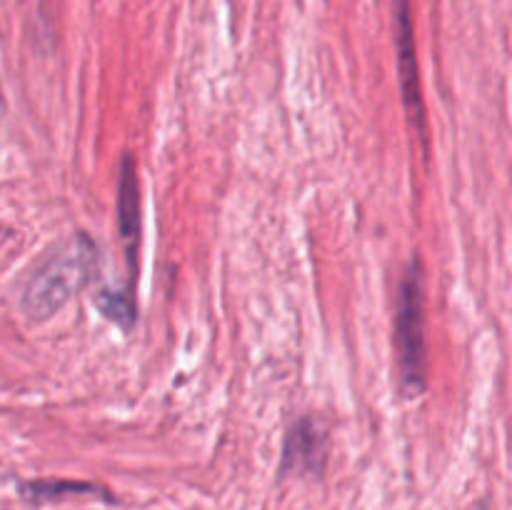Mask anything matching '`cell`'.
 I'll list each match as a JSON object with an SVG mask.
<instances>
[{
	"mask_svg": "<svg viewBox=\"0 0 512 510\" xmlns=\"http://www.w3.org/2000/svg\"><path fill=\"white\" fill-rule=\"evenodd\" d=\"M95 270V250L88 238L68 240L30 278L23 295L25 313L33 320H45L58 313L90 278Z\"/></svg>",
	"mask_w": 512,
	"mask_h": 510,
	"instance_id": "cell-1",
	"label": "cell"
},
{
	"mask_svg": "<svg viewBox=\"0 0 512 510\" xmlns=\"http://www.w3.org/2000/svg\"><path fill=\"white\" fill-rule=\"evenodd\" d=\"M395 350H398L400 383L410 398L423 393L428 378L423 318V273L413 263L400 285L398 315H395Z\"/></svg>",
	"mask_w": 512,
	"mask_h": 510,
	"instance_id": "cell-2",
	"label": "cell"
},
{
	"mask_svg": "<svg viewBox=\"0 0 512 510\" xmlns=\"http://www.w3.org/2000/svg\"><path fill=\"white\" fill-rule=\"evenodd\" d=\"M328 438L320 428L318 420L303 418L290 428L288 443H285V468L293 470H315L323 465Z\"/></svg>",
	"mask_w": 512,
	"mask_h": 510,
	"instance_id": "cell-5",
	"label": "cell"
},
{
	"mask_svg": "<svg viewBox=\"0 0 512 510\" xmlns=\"http://www.w3.org/2000/svg\"><path fill=\"white\" fill-rule=\"evenodd\" d=\"M98 308L103 310V313L108 315V318L120 320V323H128L130 315H133V308H130V303L123 298V295L103 293L98 298Z\"/></svg>",
	"mask_w": 512,
	"mask_h": 510,
	"instance_id": "cell-6",
	"label": "cell"
},
{
	"mask_svg": "<svg viewBox=\"0 0 512 510\" xmlns=\"http://www.w3.org/2000/svg\"><path fill=\"white\" fill-rule=\"evenodd\" d=\"M118 225L120 238H123L125 250H128L130 265L138 258L140 243V188L138 173H135V160L125 158L123 170H120L118 183Z\"/></svg>",
	"mask_w": 512,
	"mask_h": 510,
	"instance_id": "cell-4",
	"label": "cell"
},
{
	"mask_svg": "<svg viewBox=\"0 0 512 510\" xmlns=\"http://www.w3.org/2000/svg\"><path fill=\"white\" fill-rule=\"evenodd\" d=\"M395 13V40H398V63H400V83H403L405 105H408L410 120L420 138H425L423 120V98H420V78H418V55H415V33L413 18H410V0H393Z\"/></svg>",
	"mask_w": 512,
	"mask_h": 510,
	"instance_id": "cell-3",
	"label": "cell"
}]
</instances>
